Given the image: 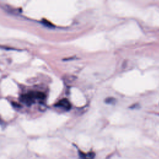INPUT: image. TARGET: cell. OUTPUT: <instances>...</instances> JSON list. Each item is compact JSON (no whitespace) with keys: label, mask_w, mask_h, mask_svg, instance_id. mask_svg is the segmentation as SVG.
I'll list each match as a JSON object with an SVG mask.
<instances>
[{"label":"cell","mask_w":159,"mask_h":159,"mask_svg":"<svg viewBox=\"0 0 159 159\" xmlns=\"http://www.w3.org/2000/svg\"><path fill=\"white\" fill-rule=\"evenodd\" d=\"M42 22H43V24H44V25H45L46 26H48V27H53V25L50 22H48V20H47L46 19H43V20H42Z\"/></svg>","instance_id":"cell-4"},{"label":"cell","mask_w":159,"mask_h":159,"mask_svg":"<svg viewBox=\"0 0 159 159\" xmlns=\"http://www.w3.org/2000/svg\"><path fill=\"white\" fill-rule=\"evenodd\" d=\"M79 155L80 159H94L95 154L93 152H89L87 153L79 152Z\"/></svg>","instance_id":"cell-3"},{"label":"cell","mask_w":159,"mask_h":159,"mask_svg":"<svg viewBox=\"0 0 159 159\" xmlns=\"http://www.w3.org/2000/svg\"><path fill=\"white\" fill-rule=\"evenodd\" d=\"M55 106L61 107L65 110H69L71 108V104L66 99H62L55 104Z\"/></svg>","instance_id":"cell-2"},{"label":"cell","mask_w":159,"mask_h":159,"mask_svg":"<svg viewBox=\"0 0 159 159\" xmlns=\"http://www.w3.org/2000/svg\"><path fill=\"white\" fill-rule=\"evenodd\" d=\"M35 99H36V94L34 91L29 92L20 97V100L27 105H31L34 102Z\"/></svg>","instance_id":"cell-1"},{"label":"cell","mask_w":159,"mask_h":159,"mask_svg":"<svg viewBox=\"0 0 159 159\" xmlns=\"http://www.w3.org/2000/svg\"><path fill=\"white\" fill-rule=\"evenodd\" d=\"M115 101V99L113 98H107L105 100V102L106 103H108V104H111L112 103V102H114Z\"/></svg>","instance_id":"cell-5"}]
</instances>
